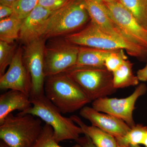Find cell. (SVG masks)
I'll return each instance as SVG.
<instances>
[{"label":"cell","mask_w":147,"mask_h":147,"mask_svg":"<svg viewBox=\"0 0 147 147\" xmlns=\"http://www.w3.org/2000/svg\"><path fill=\"white\" fill-rule=\"evenodd\" d=\"M123 50H115L105 59V66L108 71L112 72L115 71L127 60Z\"/></svg>","instance_id":"d4e9b609"},{"label":"cell","mask_w":147,"mask_h":147,"mask_svg":"<svg viewBox=\"0 0 147 147\" xmlns=\"http://www.w3.org/2000/svg\"><path fill=\"white\" fill-rule=\"evenodd\" d=\"M15 50V46L11 43L0 41V76L4 74L11 63L16 52Z\"/></svg>","instance_id":"7402d4cb"},{"label":"cell","mask_w":147,"mask_h":147,"mask_svg":"<svg viewBox=\"0 0 147 147\" xmlns=\"http://www.w3.org/2000/svg\"><path fill=\"white\" fill-rule=\"evenodd\" d=\"M23 20L14 13L7 18L0 20L1 40L11 43L19 38Z\"/></svg>","instance_id":"d6986e66"},{"label":"cell","mask_w":147,"mask_h":147,"mask_svg":"<svg viewBox=\"0 0 147 147\" xmlns=\"http://www.w3.org/2000/svg\"><path fill=\"white\" fill-rule=\"evenodd\" d=\"M128 147H142L139 145H130Z\"/></svg>","instance_id":"836d02e7"},{"label":"cell","mask_w":147,"mask_h":147,"mask_svg":"<svg viewBox=\"0 0 147 147\" xmlns=\"http://www.w3.org/2000/svg\"><path fill=\"white\" fill-rule=\"evenodd\" d=\"M42 121L30 114L10 113L0 123L1 140L10 147H32L42 131Z\"/></svg>","instance_id":"5b68a950"},{"label":"cell","mask_w":147,"mask_h":147,"mask_svg":"<svg viewBox=\"0 0 147 147\" xmlns=\"http://www.w3.org/2000/svg\"><path fill=\"white\" fill-rule=\"evenodd\" d=\"M32 147H64L60 146L53 137V130L49 125L45 123L38 139ZM72 147H82L77 144Z\"/></svg>","instance_id":"603a6c76"},{"label":"cell","mask_w":147,"mask_h":147,"mask_svg":"<svg viewBox=\"0 0 147 147\" xmlns=\"http://www.w3.org/2000/svg\"><path fill=\"white\" fill-rule=\"evenodd\" d=\"M18 0H0L1 4L5 5L11 6Z\"/></svg>","instance_id":"f546056e"},{"label":"cell","mask_w":147,"mask_h":147,"mask_svg":"<svg viewBox=\"0 0 147 147\" xmlns=\"http://www.w3.org/2000/svg\"><path fill=\"white\" fill-rule=\"evenodd\" d=\"M32 106L28 110L19 112V115L30 114L39 118L52 127L53 137L58 143L65 140L76 141L84 134L81 127L71 118L64 117L59 109L45 96V94L30 97Z\"/></svg>","instance_id":"6da1fadb"},{"label":"cell","mask_w":147,"mask_h":147,"mask_svg":"<svg viewBox=\"0 0 147 147\" xmlns=\"http://www.w3.org/2000/svg\"><path fill=\"white\" fill-rule=\"evenodd\" d=\"M64 73L79 86L91 101L107 97L117 90L113 85V73L105 67L74 66Z\"/></svg>","instance_id":"8992f818"},{"label":"cell","mask_w":147,"mask_h":147,"mask_svg":"<svg viewBox=\"0 0 147 147\" xmlns=\"http://www.w3.org/2000/svg\"><path fill=\"white\" fill-rule=\"evenodd\" d=\"M147 90L146 85L141 84L129 96L123 98H101L92 102V107L102 113H107L121 119L131 128L136 124L133 114L137 99L145 94Z\"/></svg>","instance_id":"ba28073f"},{"label":"cell","mask_w":147,"mask_h":147,"mask_svg":"<svg viewBox=\"0 0 147 147\" xmlns=\"http://www.w3.org/2000/svg\"><path fill=\"white\" fill-rule=\"evenodd\" d=\"M72 120L81 127L84 134L88 135L97 147H117L115 137L93 125H87L78 116L70 117Z\"/></svg>","instance_id":"e0dca14e"},{"label":"cell","mask_w":147,"mask_h":147,"mask_svg":"<svg viewBox=\"0 0 147 147\" xmlns=\"http://www.w3.org/2000/svg\"><path fill=\"white\" fill-rule=\"evenodd\" d=\"M79 46L67 41H53L45 45L44 73L45 77L63 73L76 65Z\"/></svg>","instance_id":"52a82bcc"},{"label":"cell","mask_w":147,"mask_h":147,"mask_svg":"<svg viewBox=\"0 0 147 147\" xmlns=\"http://www.w3.org/2000/svg\"><path fill=\"white\" fill-rule=\"evenodd\" d=\"M39 0H18L11 6L13 13L24 19L38 5Z\"/></svg>","instance_id":"cb8c5ba5"},{"label":"cell","mask_w":147,"mask_h":147,"mask_svg":"<svg viewBox=\"0 0 147 147\" xmlns=\"http://www.w3.org/2000/svg\"><path fill=\"white\" fill-rule=\"evenodd\" d=\"M147 30V0H119Z\"/></svg>","instance_id":"ffe728a7"},{"label":"cell","mask_w":147,"mask_h":147,"mask_svg":"<svg viewBox=\"0 0 147 147\" xmlns=\"http://www.w3.org/2000/svg\"><path fill=\"white\" fill-rule=\"evenodd\" d=\"M114 50H102L92 47L79 46L77 62L74 66L104 67L105 59Z\"/></svg>","instance_id":"2e32d148"},{"label":"cell","mask_w":147,"mask_h":147,"mask_svg":"<svg viewBox=\"0 0 147 147\" xmlns=\"http://www.w3.org/2000/svg\"><path fill=\"white\" fill-rule=\"evenodd\" d=\"M53 11L38 5L23 20L19 34L21 42L27 45L40 38L42 28Z\"/></svg>","instance_id":"5bb4252c"},{"label":"cell","mask_w":147,"mask_h":147,"mask_svg":"<svg viewBox=\"0 0 147 147\" xmlns=\"http://www.w3.org/2000/svg\"><path fill=\"white\" fill-rule=\"evenodd\" d=\"M64 38L68 42L77 46L105 50L123 49L126 50L131 56L142 59H147L146 47L108 34L91 22L85 28L66 36Z\"/></svg>","instance_id":"3957f363"},{"label":"cell","mask_w":147,"mask_h":147,"mask_svg":"<svg viewBox=\"0 0 147 147\" xmlns=\"http://www.w3.org/2000/svg\"><path fill=\"white\" fill-rule=\"evenodd\" d=\"M13 13V9L10 6L0 5V19L7 18Z\"/></svg>","instance_id":"4316f807"},{"label":"cell","mask_w":147,"mask_h":147,"mask_svg":"<svg viewBox=\"0 0 147 147\" xmlns=\"http://www.w3.org/2000/svg\"><path fill=\"white\" fill-rule=\"evenodd\" d=\"M32 106L30 96L16 90H10L0 96V123L14 110L26 111Z\"/></svg>","instance_id":"9a60e30c"},{"label":"cell","mask_w":147,"mask_h":147,"mask_svg":"<svg viewBox=\"0 0 147 147\" xmlns=\"http://www.w3.org/2000/svg\"><path fill=\"white\" fill-rule=\"evenodd\" d=\"M76 142L82 147H97L92 142L90 138L86 134H84V137H80Z\"/></svg>","instance_id":"83f0119b"},{"label":"cell","mask_w":147,"mask_h":147,"mask_svg":"<svg viewBox=\"0 0 147 147\" xmlns=\"http://www.w3.org/2000/svg\"><path fill=\"white\" fill-rule=\"evenodd\" d=\"M69 0H39L38 5L52 11L57 10Z\"/></svg>","instance_id":"484cf974"},{"label":"cell","mask_w":147,"mask_h":147,"mask_svg":"<svg viewBox=\"0 0 147 147\" xmlns=\"http://www.w3.org/2000/svg\"><path fill=\"white\" fill-rule=\"evenodd\" d=\"M89 18L83 0H69L51 13L42 28L40 38L45 40L68 35L84 26Z\"/></svg>","instance_id":"277c9868"},{"label":"cell","mask_w":147,"mask_h":147,"mask_svg":"<svg viewBox=\"0 0 147 147\" xmlns=\"http://www.w3.org/2000/svg\"><path fill=\"white\" fill-rule=\"evenodd\" d=\"M94 1H99L102 2H111L116 1L119 0H94Z\"/></svg>","instance_id":"1f68e13d"},{"label":"cell","mask_w":147,"mask_h":147,"mask_svg":"<svg viewBox=\"0 0 147 147\" xmlns=\"http://www.w3.org/2000/svg\"><path fill=\"white\" fill-rule=\"evenodd\" d=\"M79 114L89 121L92 125L112 135L116 139L123 137L131 128L121 119L99 112L92 107L84 106L80 110Z\"/></svg>","instance_id":"7c38bea8"},{"label":"cell","mask_w":147,"mask_h":147,"mask_svg":"<svg viewBox=\"0 0 147 147\" xmlns=\"http://www.w3.org/2000/svg\"><path fill=\"white\" fill-rule=\"evenodd\" d=\"M117 147H125L122 146H118Z\"/></svg>","instance_id":"e575fe53"},{"label":"cell","mask_w":147,"mask_h":147,"mask_svg":"<svg viewBox=\"0 0 147 147\" xmlns=\"http://www.w3.org/2000/svg\"><path fill=\"white\" fill-rule=\"evenodd\" d=\"M83 1L92 23L108 34L126 41L132 42L112 20L102 2L94 0Z\"/></svg>","instance_id":"4fadbf2b"},{"label":"cell","mask_w":147,"mask_h":147,"mask_svg":"<svg viewBox=\"0 0 147 147\" xmlns=\"http://www.w3.org/2000/svg\"><path fill=\"white\" fill-rule=\"evenodd\" d=\"M0 147H10L7 144L3 141H1L0 142Z\"/></svg>","instance_id":"4dcf8cb0"},{"label":"cell","mask_w":147,"mask_h":147,"mask_svg":"<svg viewBox=\"0 0 147 147\" xmlns=\"http://www.w3.org/2000/svg\"><path fill=\"white\" fill-rule=\"evenodd\" d=\"M45 39L39 38L26 45L23 61L31 78L30 97L44 94L45 77L44 73Z\"/></svg>","instance_id":"9c48e42d"},{"label":"cell","mask_w":147,"mask_h":147,"mask_svg":"<svg viewBox=\"0 0 147 147\" xmlns=\"http://www.w3.org/2000/svg\"><path fill=\"white\" fill-rule=\"evenodd\" d=\"M109 16L132 42L147 48V30L119 1L103 2Z\"/></svg>","instance_id":"30bf717a"},{"label":"cell","mask_w":147,"mask_h":147,"mask_svg":"<svg viewBox=\"0 0 147 147\" xmlns=\"http://www.w3.org/2000/svg\"><path fill=\"white\" fill-rule=\"evenodd\" d=\"M132 66L131 62L127 60L118 69L112 72L113 85L116 89L139 84V79L133 73Z\"/></svg>","instance_id":"ac0fdd59"},{"label":"cell","mask_w":147,"mask_h":147,"mask_svg":"<svg viewBox=\"0 0 147 147\" xmlns=\"http://www.w3.org/2000/svg\"><path fill=\"white\" fill-rule=\"evenodd\" d=\"M44 90L46 97L62 114L74 113L92 102L64 72L46 77Z\"/></svg>","instance_id":"7a4b0ae2"},{"label":"cell","mask_w":147,"mask_h":147,"mask_svg":"<svg viewBox=\"0 0 147 147\" xmlns=\"http://www.w3.org/2000/svg\"><path fill=\"white\" fill-rule=\"evenodd\" d=\"M142 145H144L146 147H147V133L145 137L144 140L142 143Z\"/></svg>","instance_id":"d6a6232c"},{"label":"cell","mask_w":147,"mask_h":147,"mask_svg":"<svg viewBox=\"0 0 147 147\" xmlns=\"http://www.w3.org/2000/svg\"><path fill=\"white\" fill-rule=\"evenodd\" d=\"M147 133V126L136 124L123 137L116 139L118 146L128 147L131 145L142 144Z\"/></svg>","instance_id":"44dd1931"},{"label":"cell","mask_w":147,"mask_h":147,"mask_svg":"<svg viewBox=\"0 0 147 147\" xmlns=\"http://www.w3.org/2000/svg\"><path fill=\"white\" fill-rule=\"evenodd\" d=\"M137 76L139 81L142 82L147 81V64L144 68L138 70Z\"/></svg>","instance_id":"f1b7e54d"},{"label":"cell","mask_w":147,"mask_h":147,"mask_svg":"<svg viewBox=\"0 0 147 147\" xmlns=\"http://www.w3.org/2000/svg\"><path fill=\"white\" fill-rule=\"evenodd\" d=\"M22 48L15 52L7 71L0 76V88L2 90L19 91L30 96L32 89L31 78L24 64Z\"/></svg>","instance_id":"8fae6325"}]
</instances>
